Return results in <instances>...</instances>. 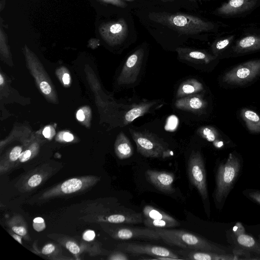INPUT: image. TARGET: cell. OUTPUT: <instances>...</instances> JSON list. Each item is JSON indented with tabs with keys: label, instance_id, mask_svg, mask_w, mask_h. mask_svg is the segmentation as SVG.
Listing matches in <instances>:
<instances>
[{
	"label": "cell",
	"instance_id": "obj_1",
	"mask_svg": "<svg viewBox=\"0 0 260 260\" xmlns=\"http://www.w3.org/2000/svg\"><path fill=\"white\" fill-rule=\"evenodd\" d=\"M243 160L236 152H231L218 165L213 194L216 207L221 210L242 171Z\"/></svg>",
	"mask_w": 260,
	"mask_h": 260
},
{
	"label": "cell",
	"instance_id": "obj_2",
	"mask_svg": "<svg viewBox=\"0 0 260 260\" xmlns=\"http://www.w3.org/2000/svg\"><path fill=\"white\" fill-rule=\"evenodd\" d=\"M148 18L153 22L165 25L178 33L195 35L213 29L214 24L197 16L180 13L152 12Z\"/></svg>",
	"mask_w": 260,
	"mask_h": 260
},
{
	"label": "cell",
	"instance_id": "obj_3",
	"mask_svg": "<svg viewBox=\"0 0 260 260\" xmlns=\"http://www.w3.org/2000/svg\"><path fill=\"white\" fill-rule=\"evenodd\" d=\"M162 241L168 245L186 250L211 251L220 253H233L230 249L213 243L190 232L181 230L154 229Z\"/></svg>",
	"mask_w": 260,
	"mask_h": 260
},
{
	"label": "cell",
	"instance_id": "obj_4",
	"mask_svg": "<svg viewBox=\"0 0 260 260\" xmlns=\"http://www.w3.org/2000/svg\"><path fill=\"white\" fill-rule=\"evenodd\" d=\"M137 146V151L143 156L151 158H166L171 155L168 145L155 135L149 132L129 129Z\"/></svg>",
	"mask_w": 260,
	"mask_h": 260
},
{
	"label": "cell",
	"instance_id": "obj_5",
	"mask_svg": "<svg viewBox=\"0 0 260 260\" xmlns=\"http://www.w3.org/2000/svg\"><path fill=\"white\" fill-rule=\"evenodd\" d=\"M226 237L238 260L260 259V242L247 234L245 230L235 233L229 229L226 232Z\"/></svg>",
	"mask_w": 260,
	"mask_h": 260
},
{
	"label": "cell",
	"instance_id": "obj_6",
	"mask_svg": "<svg viewBox=\"0 0 260 260\" xmlns=\"http://www.w3.org/2000/svg\"><path fill=\"white\" fill-rule=\"evenodd\" d=\"M144 49L140 48L127 57L119 75L120 84L126 87L136 85L144 68Z\"/></svg>",
	"mask_w": 260,
	"mask_h": 260
},
{
	"label": "cell",
	"instance_id": "obj_7",
	"mask_svg": "<svg viewBox=\"0 0 260 260\" xmlns=\"http://www.w3.org/2000/svg\"><path fill=\"white\" fill-rule=\"evenodd\" d=\"M187 173L191 183L196 187L202 199H209L205 164L200 152L192 151L187 163Z\"/></svg>",
	"mask_w": 260,
	"mask_h": 260
},
{
	"label": "cell",
	"instance_id": "obj_8",
	"mask_svg": "<svg viewBox=\"0 0 260 260\" xmlns=\"http://www.w3.org/2000/svg\"><path fill=\"white\" fill-rule=\"evenodd\" d=\"M260 75V59L246 61L226 72L222 80L229 84L242 85Z\"/></svg>",
	"mask_w": 260,
	"mask_h": 260
},
{
	"label": "cell",
	"instance_id": "obj_9",
	"mask_svg": "<svg viewBox=\"0 0 260 260\" xmlns=\"http://www.w3.org/2000/svg\"><path fill=\"white\" fill-rule=\"evenodd\" d=\"M102 38L109 45H116L123 43L127 38L128 27L123 18L102 23L99 27Z\"/></svg>",
	"mask_w": 260,
	"mask_h": 260
},
{
	"label": "cell",
	"instance_id": "obj_10",
	"mask_svg": "<svg viewBox=\"0 0 260 260\" xmlns=\"http://www.w3.org/2000/svg\"><path fill=\"white\" fill-rule=\"evenodd\" d=\"M176 51L179 60L200 70H204L206 66L216 58V56L206 51L190 48L178 47Z\"/></svg>",
	"mask_w": 260,
	"mask_h": 260
},
{
	"label": "cell",
	"instance_id": "obj_11",
	"mask_svg": "<svg viewBox=\"0 0 260 260\" xmlns=\"http://www.w3.org/2000/svg\"><path fill=\"white\" fill-rule=\"evenodd\" d=\"M123 252L132 254H147L154 257H167L173 259H183L179 255L166 247L142 243H125L119 245Z\"/></svg>",
	"mask_w": 260,
	"mask_h": 260
},
{
	"label": "cell",
	"instance_id": "obj_12",
	"mask_svg": "<svg viewBox=\"0 0 260 260\" xmlns=\"http://www.w3.org/2000/svg\"><path fill=\"white\" fill-rule=\"evenodd\" d=\"M113 236L120 240H129L134 238L151 240L161 239L158 233L154 229L148 227L120 226L113 231Z\"/></svg>",
	"mask_w": 260,
	"mask_h": 260
},
{
	"label": "cell",
	"instance_id": "obj_13",
	"mask_svg": "<svg viewBox=\"0 0 260 260\" xmlns=\"http://www.w3.org/2000/svg\"><path fill=\"white\" fill-rule=\"evenodd\" d=\"M146 180L158 190L172 193L175 191L173 186L174 181V174L165 171L147 170L145 173Z\"/></svg>",
	"mask_w": 260,
	"mask_h": 260
},
{
	"label": "cell",
	"instance_id": "obj_14",
	"mask_svg": "<svg viewBox=\"0 0 260 260\" xmlns=\"http://www.w3.org/2000/svg\"><path fill=\"white\" fill-rule=\"evenodd\" d=\"M177 109L194 114L205 112L208 103L201 94H193L177 99L174 104Z\"/></svg>",
	"mask_w": 260,
	"mask_h": 260
},
{
	"label": "cell",
	"instance_id": "obj_15",
	"mask_svg": "<svg viewBox=\"0 0 260 260\" xmlns=\"http://www.w3.org/2000/svg\"><path fill=\"white\" fill-rule=\"evenodd\" d=\"M177 253L183 259L191 260H238L233 253H220L211 251L200 250H181Z\"/></svg>",
	"mask_w": 260,
	"mask_h": 260
},
{
	"label": "cell",
	"instance_id": "obj_16",
	"mask_svg": "<svg viewBox=\"0 0 260 260\" xmlns=\"http://www.w3.org/2000/svg\"><path fill=\"white\" fill-rule=\"evenodd\" d=\"M258 0H229L217 10L220 15H231L245 12L251 10Z\"/></svg>",
	"mask_w": 260,
	"mask_h": 260
},
{
	"label": "cell",
	"instance_id": "obj_17",
	"mask_svg": "<svg viewBox=\"0 0 260 260\" xmlns=\"http://www.w3.org/2000/svg\"><path fill=\"white\" fill-rule=\"evenodd\" d=\"M157 104V101H151L134 105L126 111L123 117L124 124L127 125L138 117L151 112Z\"/></svg>",
	"mask_w": 260,
	"mask_h": 260
},
{
	"label": "cell",
	"instance_id": "obj_18",
	"mask_svg": "<svg viewBox=\"0 0 260 260\" xmlns=\"http://www.w3.org/2000/svg\"><path fill=\"white\" fill-rule=\"evenodd\" d=\"M233 50L237 53L260 50V35H251L241 38L237 42Z\"/></svg>",
	"mask_w": 260,
	"mask_h": 260
},
{
	"label": "cell",
	"instance_id": "obj_19",
	"mask_svg": "<svg viewBox=\"0 0 260 260\" xmlns=\"http://www.w3.org/2000/svg\"><path fill=\"white\" fill-rule=\"evenodd\" d=\"M204 89L203 84L196 79H188L183 81L179 86L176 96L177 99L196 94Z\"/></svg>",
	"mask_w": 260,
	"mask_h": 260
},
{
	"label": "cell",
	"instance_id": "obj_20",
	"mask_svg": "<svg viewBox=\"0 0 260 260\" xmlns=\"http://www.w3.org/2000/svg\"><path fill=\"white\" fill-rule=\"evenodd\" d=\"M240 115L250 133H260V116L256 112L248 108H243Z\"/></svg>",
	"mask_w": 260,
	"mask_h": 260
},
{
	"label": "cell",
	"instance_id": "obj_21",
	"mask_svg": "<svg viewBox=\"0 0 260 260\" xmlns=\"http://www.w3.org/2000/svg\"><path fill=\"white\" fill-rule=\"evenodd\" d=\"M115 151L117 156L121 159L128 158L133 155V146L129 139L122 133L120 134L117 139Z\"/></svg>",
	"mask_w": 260,
	"mask_h": 260
},
{
	"label": "cell",
	"instance_id": "obj_22",
	"mask_svg": "<svg viewBox=\"0 0 260 260\" xmlns=\"http://www.w3.org/2000/svg\"><path fill=\"white\" fill-rule=\"evenodd\" d=\"M143 213L145 218L154 219H164L172 221H177L166 212L150 205L145 206L143 208Z\"/></svg>",
	"mask_w": 260,
	"mask_h": 260
},
{
	"label": "cell",
	"instance_id": "obj_23",
	"mask_svg": "<svg viewBox=\"0 0 260 260\" xmlns=\"http://www.w3.org/2000/svg\"><path fill=\"white\" fill-rule=\"evenodd\" d=\"M144 225L148 228L151 229H167L177 226L180 225L178 221H172L164 219H154L151 218H145L143 219Z\"/></svg>",
	"mask_w": 260,
	"mask_h": 260
},
{
	"label": "cell",
	"instance_id": "obj_24",
	"mask_svg": "<svg viewBox=\"0 0 260 260\" xmlns=\"http://www.w3.org/2000/svg\"><path fill=\"white\" fill-rule=\"evenodd\" d=\"M82 181L77 178H72L64 181L61 186V191L65 193H71L80 189Z\"/></svg>",
	"mask_w": 260,
	"mask_h": 260
},
{
	"label": "cell",
	"instance_id": "obj_25",
	"mask_svg": "<svg viewBox=\"0 0 260 260\" xmlns=\"http://www.w3.org/2000/svg\"><path fill=\"white\" fill-rule=\"evenodd\" d=\"M234 36H231L215 41L212 46V50L215 56H217L233 41Z\"/></svg>",
	"mask_w": 260,
	"mask_h": 260
},
{
	"label": "cell",
	"instance_id": "obj_26",
	"mask_svg": "<svg viewBox=\"0 0 260 260\" xmlns=\"http://www.w3.org/2000/svg\"><path fill=\"white\" fill-rule=\"evenodd\" d=\"M243 194L250 200L260 205V190L247 188L243 191Z\"/></svg>",
	"mask_w": 260,
	"mask_h": 260
},
{
	"label": "cell",
	"instance_id": "obj_27",
	"mask_svg": "<svg viewBox=\"0 0 260 260\" xmlns=\"http://www.w3.org/2000/svg\"><path fill=\"white\" fill-rule=\"evenodd\" d=\"M199 133L203 137L210 142H214L216 140V135L214 134L212 129L209 127H205L201 128Z\"/></svg>",
	"mask_w": 260,
	"mask_h": 260
},
{
	"label": "cell",
	"instance_id": "obj_28",
	"mask_svg": "<svg viewBox=\"0 0 260 260\" xmlns=\"http://www.w3.org/2000/svg\"><path fill=\"white\" fill-rule=\"evenodd\" d=\"M42 181V177L39 174L32 176L28 181V184L30 187H36L39 185Z\"/></svg>",
	"mask_w": 260,
	"mask_h": 260
},
{
	"label": "cell",
	"instance_id": "obj_29",
	"mask_svg": "<svg viewBox=\"0 0 260 260\" xmlns=\"http://www.w3.org/2000/svg\"><path fill=\"white\" fill-rule=\"evenodd\" d=\"M21 152V148L19 146L14 147L10 153V159L12 161H15L19 158Z\"/></svg>",
	"mask_w": 260,
	"mask_h": 260
},
{
	"label": "cell",
	"instance_id": "obj_30",
	"mask_svg": "<svg viewBox=\"0 0 260 260\" xmlns=\"http://www.w3.org/2000/svg\"><path fill=\"white\" fill-rule=\"evenodd\" d=\"M66 248L73 254H77L80 251L79 247L73 242H67L66 244Z\"/></svg>",
	"mask_w": 260,
	"mask_h": 260
},
{
	"label": "cell",
	"instance_id": "obj_31",
	"mask_svg": "<svg viewBox=\"0 0 260 260\" xmlns=\"http://www.w3.org/2000/svg\"><path fill=\"white\" fill-rule=\"evenodd\" d=\"M104 3L111 4L117 7L124 8L126 6V4L122 0H99Z\"/></svg>",
	"mask_w": 260,
	"mask_h": 260
},
{
	"label": "cell",
	"instance_id": "obj_32",
	"mask_svg": "<svg viewBox=\"0 0 260 260\" xmlns=\"http://www.w3.org/2000/svg\"><path fill=\"white\" fill-rule=\"evenodd\" d=\"M83 239L86 241H91L95 237V233L92 230H87L83 234Z\"/></svg>",
	"mask_w": 260,
	"mask_h": 260
},
{
	"label": "cell",
	"instance_id": "obj_33",
	"mask_svg": "<svg viewBox=\"0 0 260 260\" xmlns=\"http://www.w3.org/2000/svg\"><path fill=\"white\" fill-rule=\"evenodd\" d=\"M110 259L116 260H127L129 259L128 257L124 253L119 252L114 253L112 255Z\"/></svg>",
	"mask_w": 260,
	"mask_h": 260
},
{
	"label": "cell",
	"instance_id": "obj_34",
	"mask_svg": "<svg viewBox=\"0 0 260 260\" xmlns=\"http://www.w3.org/2000/svg\"><path fill=\"white\" fill-rule=\"evenodd\" d=\"M42 91L45 94H48L51 91L50 85L45 81H42L40 85Z\"/></svg>",
	"mask_w": 260,
	"mask_h": 260
},
{
	"label": "cell",
	"instance_id": "obj_35",
	"mask_svg": "<svg viewBox=\"0 0 260 260\" xmlns=\"http://www.w3.org/2000/svg\"><path fill=\"white\" fill-rule=\"evenodd\" d=\"M31 156V151L29 150H25L21 153L19 159L21 162H24L28 160Z\"/></svg>",
	"mask_w": 260,
	"mask_h": 260
},
{
	"label": "cell",
	"instance_id": "obj_36",
	"mask_svg": "<svg viewBox=\"0 0 260 260\" xmlns=\"http://www.w3.org/2000/svg\"><path fill=\"white\" fill-rule=\"evenodd\" d=\"M55 250L54 246L52 244H48L43 248L42 253L44 254H49L53 252Z\"/></svg>",
	"mask_w": 260,
	"mask_h": 260
},
{
	"label": "cell",
	"instance_id": "obj_37",
	"mask_svg": "<svg viewBox=\"0 0 260 260\" xmlns=\"http://www.w3.org/2000/svg\"><path fill=\"white\" fill-rule=\"evenodd\" d=\"M13 232L20 236H24L26 234L27 231L23 226H13L12 228Z\"/></svg>",
	"mask_w": 260,
	"mask_h": 260
},
{
	"label": "cell",
	"instance_id": "obj_38",
	"mask_svg": "<svg viewBox=\"0 0 260 260\" xmlns=\"http://www.w3.org/2000/svg\"><path fill=\"white\" fill-rule=\"evenodd\" d=\"M32 226L35 230L37 232H41L45 229L46 225L44 222H34L32 224Z\"/></svg>",
	"mask_w": 260,
	"mask_h": 260
},
{
	"label": "cell",
	"instance_id": "obj_39",
	"mask_svg": "<svg viewBox=\"0 0 260 260\" xmlns=\"http://www.w3.org/2000/svg\"><path fill=\"white\" fill-rule=\"evenodd\" d=\"M63 139L66 142H71L73 140L74 137L69 133H65L63 135Z\"/></svg>",
	"mask_w": 260,
	"mask_h": 260
},
{
	"label": "cell",
	"instance_id": "obj_40",
	"mask_svg": "<svg viewBox=\"0 0 260 260\" xmlns=\"http://www.w3.org/2000/svg\"><path fill=\"white\" fill-rule=\"evenodd\" d=\"M77 118L80 121H82L85 119V115L82 110H79L76 115Z\"/></svg>",
	"mask_w": 260,
	"mask_h": 260
},
{
	"label": "cell",
	"instance_id": "obj_41",
	"mask_svg": "<svg viewBox=\"0 0 260 260\" xmlns=\"http://www.w3.org/2000/svg\"><path fill=\"white\" fill-rule=\"evenodd\" d=\"M43 134L45 138H49L51 135L50 127H46L43 131Z\"/></svg>",
	"mask_w": 260,
	"mask_h": 260
},
{
	"label": "cell",
	"instance_id": "obj_42",
	"mask_svg": "<svg viewBox=\"0 0 260 260\" xmlns=\"http://www.w3.org/2000/svg\"><path fill=\"white\" fill-rule=\"evenodd\" d=\"M62 81L64 84H68L70 81V76L68 73H65L62 77Z\"/></svg>",
	"mask_w": 260,
	"mask_h": 260
},
{
	"label": "cell",
	"instance_id": "obj_43",
	"mask_svg": "<svg viewBox=\"0 0 260 260\" xmlns=\"http://www.w3.org/2000/svg\"><path fill=\"white\" fill-rule=\"evenodd\" d=\"M33 222H44V220L43 218H42V217H38L35 218L33 220Z\"/></svg>",
	"mask_w": 260,
	"mask_h": 260
},
{
	"label": "cell",
	"instance_id": "obj_44",
	"mask_svg": "<svg viewBox=\"0 0 260 260\" xmlns=\"http://www.w3.org/2000/svg\"><path fill=\"white\" fill-rule=\"evenodd\" d=\"M20 236V235H19ZM19 236H18L17 235H13L12 236L16 240H17L19 243H20V244L22 243V242H21V239L20 238V237Z\"/></svg>",
	"mask_w": 260,
	"mask_h": 260
},
{
	"label": "cell",
	"instance_id": "obj_45",
	"mask_svg": "<svg viewBox=\"0 0 260 260\" xmlns=\"http://www.w3.org/2000/svg\"><path fill=\"white\" fill-rule=\"evenodd\" d=\"M4 80L1 75H0V84L2 85L3 83Z\"/></svg>",
	"mask_w": 260,
	"mask_h": 260
},
{
	"label": "cell",
	"instance_id": "obj_46",
	"mask_svg": "<svg viewBox=\"0 0 260 260\" xmlns=\"http://www.w3.org/2000/svg\"><path fill=\"white\" fill-rule=\"evenodd\" d=\"M163 2H172L174 1V0H160Z\"/></svg>",
	"mask_w": 260,
	"mask_h": 260
},
{
	"label": "cell",
	"instance_id": "obj_47",
	"mask_svg": "<svg viewBox=\"0 0 260 260\" xmlns=\"http://www.w3.org/2000/svg\"><path fill=\"white\" fill-rule=\"evenodd\" d=\"M257 240L260 242V235L258 236V239Z\"/></svg>",
	"mask_w": 260,
	"mask_h": 260
},
{
	"label": "cell",
	"instance_id": "obj_48",
	"mask_svg": "<svg viewBox=\"0 0 260 260\" xmlns=\"http://www.w3.org/2000/svg\"><path fill=\"white\" fill-rule=\"evenodd\" d=\"M188 1H198V0H188Z\"/></svg>",
	"mask_w": 260,
	"mask_h": 260
},
{
	"label": "cell",
	"instance_id": "obj_49",
	"mask_svg": "<svg viewBox=\"0 0 260 260\" xmlns=\"http://www.w3.org/2000/svg\"><path fill=\"white\" fill-rule=\"evenodd\" d=\"M125 1H134V0H125Z\"/></svg>",
	"mask_w": 260,
	"mask_h": 260
},
{
	"label": "cell",
	"instance_id": "obj_50",
	"mask_svg": "<svg viewBox=\"0 0 260 260\" xmlns=\"http://www.w3.org/2000/svg\"><path fill=\"white\" fill-rule=\"evenodd\" d=\"M259 166H260V165H259Z\"/></svg>",
	"mask_w": 260,
	"mask_h": 260
}]
</instances>
